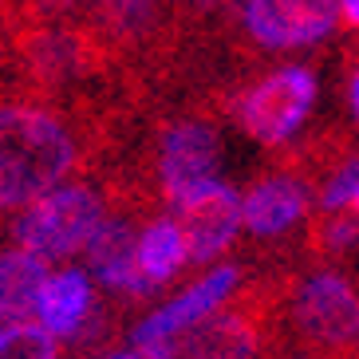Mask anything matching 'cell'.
<instances>
[{
	"mask_svg": "<svg viewBox=\"0 0 359 359\" xmlns=\"http://www.w3.org/2000/svg\"><path fill=\"white\" fill-rule=\"evenodd\" d=\"M339 20V0H245L241 24L261 52L312 48Z\"/></svg>",
	"mask_w": 359,
	"mask_h": 359,
	"instance_id": "52a82bcc",
	"label": "cell"
},
{
	"mask_svg": "<svg viewBox=\"0 0 359 359\" xmlns=\"http://www.w3.org/2000/svg\"><path fill=\"white\" fill-rule=\"evenodd\" d=\"M351 213L359 217V190H355V201H351Z\"/></svg>",
	"mask_w": 359,
	"mask_h": 359,
	"instance_id": "44dd1931",
	"label": "cell"
},
{
	"mask_svg": "<svg viewBox=\"0 0 359 359\" xmlns=\"http://www.w3.org/2000/svg\"><path fill=\"white\" fill-rule=\"evenodd\" d=\"M308 213V186L296 174H269L241 198V225L253 237H280Z\"/></svg>",
	"mask_w": 359,
	"mask_h": 359,
	"instance_id": "7c38bea8",
	"label": "cell"
},
{
	"mask_svg": "<svg viewBox=\"0 0 359 359\" xmlns=\"http://www.w3.org/2000/svg\"><path fill=\"white\" fill-rule=\"evenodd\" d=\"M339 20L348 28H359V0H339Z\"/></svg>",
	"mask_w": 359,
	"mask_h": 359,
	"instance_id": "d6986e66",
	"label": "cell"
},
{
	"mask_svg": "<svg viewBox=\"0 0 359 359\" xmlns=\"http://www.w3.org/2000/svg\"><path fill=\"white\" fill-rule=\"evenodd\" d=\"M186 264H190L186 261V237H182V225L174 217H154L138 233V273L154 288L170 285Z\"/></svg>",
	"mask_w": 359,
	"mask_h": 359,
	"instance_id": "9a60e30c",
	"label": "cell"
},
{
	"mask_svg": "<svg viewBox=\"0 0 359 359\" xmlns=\"http://www.w3.org/2000/svg\"><path fill=\"white\" fill-rule=\"evenodd\" d=\"M95 308V288H91V276L83 269H60V273H48L40 288V300H36V324L55 339H72L79 336V327L87 324Z\"/></svg>",
	"mask_w": 359,
	"mask_h": 359,
	"instance_id": "4fadbf2b",
	"label": "cell"
},
{
	"mask_svg": "<svg viewBox=\"0 0 359 359\" xmlns=\"http://www.w3.org/2000/svg\"><path fill=\"white\" fill-rule=\"evenodd\" d=\"M320 95L312 67H280L233 99V118L261 147H280L304 127Z\"/></svg>",
	"mask_w": 359,
	"mask_h": 359,
	"instance_id": "3957f363",
	"label": "cell"
},
{
	"mask_svg": "<svg viewBox=\"0 0 359 359\" xmlns=\"http://www.w3.org/2000/svg\"><path fill=\"white\" fill-rule=\"evenodd\" d=\"M276 300L280 296L273 285H253L245 296H233V304L186 332V339L174 348V359H264Z\"/></svg>",
	"mask_w": 359,
	"mask_h": 359,
	"instance_id": "277c9868",
	"label": "cell"
},
{
	"mask_svg": "<svg viewBox=\"0 0 359 359\" xmlns=\"http://www.w3.org/2000/svg\"><path fill=\"white\" fill-rule=\"evenodd\" d=\"M48 273H52L48 261L20 245L0 253V327L36 316V300H40Z\"/></svg>",
	"mask_w": 359,
	"mask_h": 359,
	"instance_id": "5bb4252c",
	"label": "cell"
},
{
	"mask_svg": "<svg viewBox=\"0 0 359 359\" xmlns=\"http://www.w3.org/2000/svg\"><path fill=\"white\" fill-rule=\"evenodd\" d=\"M355 190H359V154H351L344 166L332 170L327 186L320 190V210L324 213H339V210H351L355 201Z\"/></svg>",
	"mask_w": 359,
	"mask_h": 359,
	"instance_id": "ac0fdd59",
	"label": "cell"
},
{
	"mask_svg": "<svg viewBox=\"0 0 359 359\" xmlns=\"http://www.w3.org/2000/svg\"><path fill=\"white\" fill-rule=\"evenodd\" d=\"M348 107H351V118L359 123V67L351 75V87H348Z\"/></svg>",
	"mask_w": 359,
	"mask_h": 359,
	"instance_id": "ffe728a7",
	"label": "cell"
},
{
	"mask_svg": "<svg viewBox=\"0 0 359 359\" xmlns=\"http://www.w3.org/2000/svg\"><path fill=\"white\" fill-rule=\"evenodd\" d=\"M0 359H60V344L36 320L0 327Z\"/></svg>",
	"mask_w": 359,
	"mask_h": 359,
	"instance_id": "2e32d148",
	"label": "cell"
},
{
	"mask_svg": "<svg viewBox=\"0 0 359 359\" xmlns=\"http://www.w3.org/2000/svg\"><path fill=\"white\" fill-rule=\"evenodd\" d=\"M217 170H222V135L213 123L178 118L158 135L154 178H158V194L170 210H178L205 182H217Z\"/></svg>",
	"mask_w": 359,
	"mask_h": 359,
	"instance_id": "5b68a950",
	"label": "cell"
},
{
	"mask_svg": "<svg viewBox=\"0 0 359 359\" xmlns=\"http://www.w3.org/2000/svg\"><path fill=\"white\" fill-rule=\"evenodd\" d=\"M87 28L107 48V55H135L142 48H158L166 36L162 0H91Z\"/></svg>",
	"mask_w": 359,
	"mask_h": 359,
	"instance_id": "8fae6325",
	"label": "cell"
},
{
	"mask_svg": "<svg viewBox=\"0 0 359 359\" xmlns=\"http://www.w3.org/2000/svg\"><path fill=\"white\" fill-rule=\"evenodd\" d=\"M83 253H87L91 276H95L103 288H111L115 296H130L138 304V300H147V296L158 292L147 276L138 273V229L127 213L107 217Z\"/></svg>",
	"mask_w": 359,
	"mask_h": 359,
	"instance_id": "30bf717a",
	"label": "cell"
},
{
	"mask_svg": "<svg viewBox=\"0 0 359 359\" xmlns=\"http://www.w3.org/2000/svg\"><path fill=\"white\" fill-rule=\"evenodd\" d=\"M174 222L182 225L186 237V261L194 269L217 261V257L237 241L241 229V194L225 186L222 178L205 182L201 190H194L190 198L174 210Z\"/></svg>",
	"mask_w": 359,
	"mask_h": 359,
	"instance_id": "ba28073f",
	"label": "cell"
},
{
	"mask_svg": "<svg viewBox=\"0 0 359 359\" xmlns=\"http://www.w3.org/2000/svg\"><path fill=\"white\" fill-rule=\"evenodd\" d=\"M359 241V217L351 213V217H344V210L339 213H324L320 210V217L312 222V229H308V245H312V253H344L348 245Z\"/></svg>",
	"mask_w": 359,
	"mask_h": 359,
	"instance_id": "e0dca14e",
	"label": "cell"
},
{
	"mask_svg": "<svg viewBox=\"0 0 359 359\" xmlns=\"http://www.w3.org/2000/svg\"><path fill=\"white\" fill-rule=\"evenodd\" d=\"M237 285H241V269L237 264H217L213 273L201 276L198 285H190L170 304H162L158 312H150L142 324H135L130 344H178V336L205 324L213 312H222L233 300Z\"/></svg>",
	"mask_w": 359,
	"mask_h": 359,
	"instance_id": "9c48e42d",
	"label": "cell"
},
{
	"mask_svg": "<svg viewBox=\"0 0 359 359\" xmlns=\"http://www.w3.org/2000/svg\"><path fill=\"white\" fill-rule=\"evenodd\" d=\"M292 327L316 351L359 348V292L351 288L348 276H308L292 296Z\"/></svg>",
	"mask_w": 359,
	"mask_h": 359,
	"instance_id": "8992f818",
	"label": "cell"
},
{
	"mask_svg": "<svg viewBox=\"0 0 359 359\" xmlns=\"http://www.w3.org/2000/svg\"><path fill=\"white\" fill-rule=\"evenodd\" d=\"M107 222V201L91 186H55L43 194L28 210H20L12 233L16 245L43 261H67V257L83 253L99 225Z\"/></svg>",
	"mask_w": 359,
	"mask_h": 359,
	"instance_id": "7a4b0ae2",
	"label": "cell"
},
{
	"mask_svg": "<svg viewBox=\"0 0 359 359\" xmlns=\"http://www.w3.org/2000/svg\"><path fill=\"white\" fill-rule=\"evenodd\" d=\"M83 135L72 118L40 99L0 103V213L28 210L43 194L64 186L79 166Z\"/></svg>",
	"mask_w": 359,
	"mask_h": 359,
	"instance_id": "6da1fadb",
	"label": "cell"
},
{
	"mask_svg": "<svg viewBox=\"0 0 359 359\" xmlns=\"http://www.w3.org/2000/svg\"><path fill=\"white\" fill-rule=\"evenodd\" d=\"M194 4H198V0H194Z\"/></svg>",
	"mask_w": 359,
	"mask_h": 359,
	"instance_id": "7402d4cb",
	"label": "cell"
}]
</instances>
